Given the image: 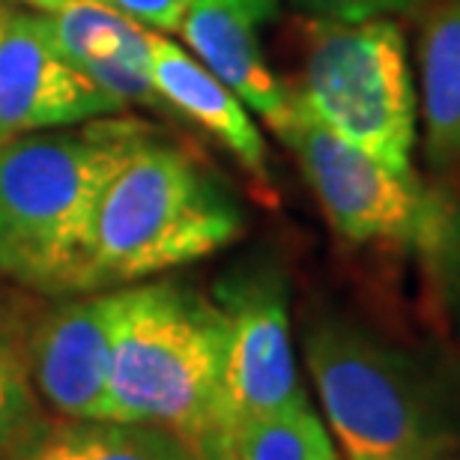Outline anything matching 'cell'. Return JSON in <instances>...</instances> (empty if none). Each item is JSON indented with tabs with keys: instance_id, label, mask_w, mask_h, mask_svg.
Masks as SVG:
<instances>
[{
	"instance_id": "1",
	"label": "cell",
	"mask_w": 460,
	"mask_h": 460,
	"mask_svg": "<svg viewBox=\"0 0 460 460\" xmlns=\"http://www.w3.org/2000/svg\"><path fill=\"white\" fill-rule=\"evenodd\" d=\"M155 128L99 117L75 132L0 141V272L36 293H90L105 186Z\"/></svg>"
},
{
	"instance_id": "2",
	"label": "cell",
	"mask_w": 460,
	"mask_h": 460,
	"mask_svg": "<svg viewBox=\"0 0 460 460\" xmlns=\"http://www.w3.org/2000/svg\"><path fill=\"white\" fill-rule=\"evenodd\" d=\"M111 293L108 421L168 430L198 460H236L225 419L222 305L180 281Z\"/></svg>"
},
{
	"instance_id": "3",
	"label": "cell",
	"mask_w": 460,
	"mask_h": 460,
	"mask_svg": "<svg viewBox=\"0 0 460 460\" xmlns=\"http://www.w3.org/2000/svg\"><path fill=\"white\" fill-rule=\"evenodd\" d=\"M239 234L243 213L230 191L155 132L119 164L102 191L90 293L200 261Z\"/></svg>"
},
{
	"instance_id": "4",
	"label": "cell",
	"mask_w": 460,
	"mask_h": 460,
	"mask_svg": "<svg viewBox=\"0 0 460 460\" xmlns=\"http://www.w3.org/2000/svg\"><path fill=\"white\" fill-rule=\"evenodd\" d=\"M305 356L347 460H398L455 448V428L434 398V385L407 356L344 320L311 326Z\"/></svg>"
},
{
	"instance_id": "5",
	"label": "cell",
	"mask_w": 460,
	"mask_h": 460,
	"mask_svg": "<svg viewBox=\"0 0 460 460\" xmlns=\"http://www.w3.org/2000/svg\"><path fill=\"white\" fill-rule=\"evenodd\" d=\"M299 96L374 162L416 173V90L403 33L389 18L311 24Z\"/></svg>"
},
{
	"instance_id": "6",
	"label": "cell",
	"mask_w": 460,
	"mask_h": 460,
	"mask_svg": "<svg viewBox=\"0 0 460 460\" xmlns=\"http://www.w3.org/2000/svg\"><path fill=\"white\" fill-rule=\"evenodd\" d=\"M275 135L296 155L308 186L332 227L349 243L439 248L448 236V209L416 173H394L320 119L290 93V111Z\"/></svg>"
},
{
	"instance_id": "7",
	"label": "cell",
	"mask_w": 460,
	"mask_h": 460,
	"mask_svg": "<svg viewBox=\"0 0 460 460\" xmlns=\"http://www.w3.org/2000/svg\"><path fill=\"white\" fill-rule=\"evenodd\" d=\"M216 302L227 314L225 419L230 439L261 419L308 403L290 347L288 288L272 266H248L218 281Z\"/></svg>"
},
{
	"instance_id": "8",
	"label": "cell",
	"mask_w": 460,
	"mask_h": 460,
	"mask_svg": "<svg viewBox=\"0 0 460 460\" xmlns=\"http://www.w3.org/2000/svg\"><path fill=\"white\" fill-rule=\"evenodd\" d=\"M123 102L63 58L45 15H9L0 31V141L114 117Z\"/></svg>"
},
{
	"instance_id": "9",
	"label": "cell",
	"mask_w": 460,
	"mask_h": 460,
	"mask_svg": "<svg viewBox=\"0 0 460 460\" xmlns=\"http://www.w3.org/2000/svg\"><path fill=\"white\" fill-rule=\"evenodd\" d=\"M114 293L58 308L33 338L36 389L63 419H105L111 385Z\"/></svg>"
},
{
	"instance_id": "10",
	"label": "cell",
	"mask_w": 460,
	"mask_h": 460,
	"mask_svg": "<svg viewBox=\"0 0 460 460\" xmlns=\"http://www.w3.org/2000/svg\"><path fill=\"white\" fill-rule=\"evenodd\" d=\"M279 0H195L180 24L198 60L272 128L290 111V93L263 58L261 31Z\"/></svg>"
},
{
	"instance_id": "11",
	"label": "cell",
	"mask_w": 460,
	"mask_h": 460,
	"mask_svg": "<svg viewBox=\"0 0 460 460\" xmlns=\"http://www.w3.org/2000/svg\"><path fill=\"white\" fill-rule=\"evenodd\" d=\"M45 24L72 66L123 105L162 108L153 81L150 31L102 0H72L49 9Z\"/></svg>"
},
{
	"instance_id": "12",
	"label": "cell",
	"mask_w": 460,
	"mask_h": 460,
	"mask_svg": "<svg viewBox=\"0 0 460 460\" xmlns=\"http://www.w3.org/2000/svg\"><path fill=\"white\" fill-rule=\"evenodd\" d=\"M150 58L155 90L164 102L195 119L209 135H216L236 155L239 164L266 186L270 182V155H266L261 128L252 123L243 99L222 84L204 63L159 33H150Z\"/></svg>"
},
{
	"instance_id": "13",
	"label": "cell",
	"mask_w": 460,
	"mask_h": 460,
	"mask_svg": "<svg viewBox=\"0 0 460 460\" xmlns=\"http://www.w3.org/2000/svg\"><path fill=\"white\" fill-rule=\"evenodd\" d=\"M9 460H198L186 443L153 425L105 419L40 421Z\"/></svg>"
},
{
	"instance_id": "14",
	"label": "cell",
	"mask_w": 460,
	"mask_h": 460,
	"mask_svg": "<svg viewBox=\"0 0 460 460\" xmlns=\"http://www.w3.org/2000/svg\"><path fill=\"white\" fill-rule=\"evenodd\" d=\"M421 117L430 159L460 155V0H443L428 15L419 42Z\"/></svg>"
},
{
	"instance_id": "15",
	"label": "cell",
	"mask_w": 460,
	"mask_h": 460,
	"mask_svg": "<svg viewBox=\"0 0 460 460\" xmlns=\"http://www.w3.org/2000/svg\"><path fill=\"white\" fill-rule=\"evenodd\" d=\"M236 460H338L332 437L308 403L248 425L236 439Z\"/></svg>"
},
{
	"instance_id": "16",
	"label": "cell",
	"mask_w": 460,
	"mask_h": 460,
	"mask_svg": "<svg viewBox=\"0 0 460 460\" xmlns=\"http://www.w3.org/2000/svg\"><path fill=\"white\" fill-rule=\"evenodd\" d=\"M40 407L22 362L0 349V457H9L40 428Z\"/></svg>"
},
{
	"instance_id": "17",
	"label": "cell",
	"mask_w": 460,
	"mask_h": 460,
	"mask_svg": "<svg viewBox=\"0 0 460 460\" xmlns=\"http://www.w3.org/2000/svg\"><path fill=\"white\" fill-rule=\"evenodd\" d=\"M302 13L320 18V22H376L410 13L419 6V0H290Z\"/></svg>"
},
{
	"instance_id": "18",
	"label": "cell",
	"mask_w": 460,
	"mask_h": 460,
	"mask_svg": "<svg viewBox=\"0 0 460 460\" xmlns=\"http://www.w3.org/2000/svg\"><path fill=\"white\" fill-rule=\"evenodd\" d=\"M102 4L119 9L135 22L159 27V31H180L182 18L195 0H102Z\"/></svg>"
},
{
	"instance_id": "19",
	"label": "cell",
	"mask_w": 460,
	"mask_h": 460,
	"mask_svg": "<svg viewBox=\"0 0 460 460\" xmlns=\"http://www.w3.org/2000/svg\"><path fill=\"white\" fill-rule=\"evenodd\" d=\"M398 460H460L452 452H437V455H416V457H398Z\"/></svg>"
},
{
	"instance_id": "20",
	"label": "cell",
	"mask_w": 460,
	"mask_h": 460,
	"mask_svg": "<svg viewBox=\"0 0 460 460\" xmlns=\"http://www.w3.org/2000/svg\"><path fill=\"white\" fill-rule=\"evenodd\" d=\"M27 4H33V6H40L42 13H49V9H58L63 4H72V0H27Z\"/></svg>"
},
{
	"instance_id": "21",
	"label": "cell",
	"mask_w": 460,
	"mask_h": 460,
	"mask_svg": "<svg viewBox=\"0 0 460 460\" xmlns=\"http://www.w3.org/2000/svg\"><path fill=\"white\" fill-rule=\"evenodd\" d=\"M0 31H4V15H0Z\"/></svg>"
}]
</instances>
